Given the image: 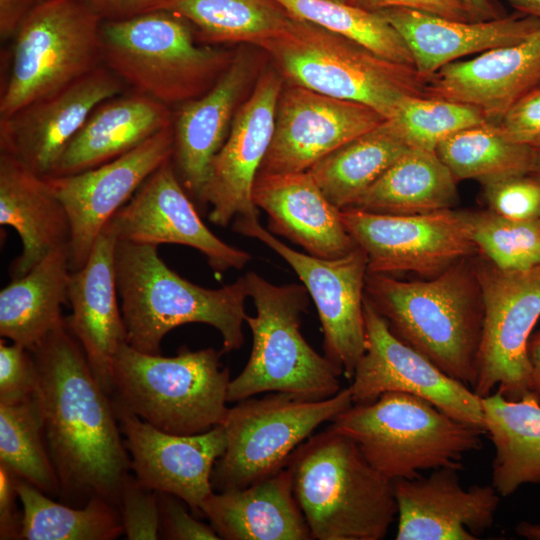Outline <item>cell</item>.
I'll list each match as a JSON object with an SVG mask.
<instances>
[{
	"instance_id": "cell-16",
	"label": "cell",
	"mask_w": 540,
	"mask_h": 540,
	"mask_svg": "<svg viewBox=\"0 0 540 540\" xmlns=\"http://www.w3.org/2000/svg\"><path fill=\"white\" fill-rule=\"evenodd\" d=\"M173 144L171 125L102 165L76 174L46 177L69 218L71 271L84 266L107 222L172 157Z\"/></svg>"
},
{
	"instance_id": "cell-19",
	"label": "cell",
	"mask_w": 540,
	"mask_h": 540,
	"mask_svg": "<svg viewBox=\"0 0 540 540\" xmlns=\"http://www.w3.org/2000/svg\"><path fill=\"white\" fill-rule=\"evenodd\" d=\"M385 120L364 104L289 85L281 90L273 138L259 173L308 171Z\"/></svg>"
},
{
	"instance_id": "cell-53",
	"label": "cell",
	"mask_w": 540,
	"mask_h": 540,
	"mask_svg": "<svg viewBox=\"0 0 540 540\" xmlns=\"http://www.w3.org/2000/svg\"><path fill=\"white\" fill-rule=\"evenodd\" d=\"M518 13L540 18V0H508Z\"/></svg>"
},
{
	"instance_id": "cell-3",
	"label": "cell",
	"mask_w": 540,
	"mask_h": 540,
	"mask_svg": "<svg viewBox=\"0 0 540 540\" xmlns=\"http://www.w3.org/2000/svg\"><path fill=\"white\" fill-rule=\"evenodd\" d=\"M157 248L116 243L115 279L127 344L143 353L160 354L169 331L187 323H203L220 333L223 353L240 349L249 298L245 276L221 288H204L170 269Z\"/></svg>"
},
{
	"instance_id": "cell-8",
	"label": "cell",
	"mask_w": 540,
	"mask_h": 540,
	"mask_svg": "<svg viewBox=\"0 0 540 540\" xmlns=\"http://www.w3.org/2000/svg\"><path fill=\"white\" fill-rule=\"evenodd\" d=\"M245 278L256 308L255 316L245 318L252 349L244 369L229 383L227 401L239 402L263 392H284L307 400L337 394L341 370L318 354L300 330L309 302L305 286L275 285L255 272Z\"/></svg>"
},
{
	"instance_id": "cell-48",
	"label": "cell",
	"mask_w": 540,
	"mask_h": 540,
	"mask_svg": "<svg viewBox=\"0 0 540 540\" xmlns=\"http://www.w3.org/2000/svg\"><path fill=\"white\" fill-rule=\"evenodd\" d=\"M18 476L0 463V539H21L22 514L17 510Z\"/></svg>"
},
{
	"instance_id": "cell-46",
	"label": "cell",
	"mask_w": 540,
	"mask_h": 540,
	"mask_svg": "<svg viewBox=\"0 0 540 540\" xmlns=\"http://www.w3.org/2000/svg\"><path fill=\"white\" fill-rule=\"evenodd\" d=\"M507 140L527 146L540 143V84L517 100L495 124Z\"/></svg>"
},
{
	"instance_id": "cell-1",
	"label": "cell",
	"mask_w": 540,
	"mask_h": 540,
	"mask_svg": "<svg viewBox=\"0 0 540 540\" xmlns=\"http://www.w3.org/2000/svg\"><path fill=\"white\" fill-rule=\"evenodd\" d=\"M30 351L38 371L34 397L59 478V501L83 507L101 497L119 509L131 467L111 397L66 322Z\"/></svg>"
},
{
	"instance_id": "cell-47",
	"label": "cell",
	"mask_w": 540,
	"mask_h": 540,
	"mask_svg": "<svg viewBox=\"0 0 540 540\" xmlns=\"http://www.w3.org/2000/svg\"><path fill=\"white\" fill-rule=\"evenodd\" d=\"M349 4L369 10L408 8L459 21H477L462 0H348Z\"/></svg>"
},
{
	"instance_id": "cell-57",
	"label": "cell",
	"mask_w": 540,
	"mask_h": 540,
	"mask_svg": "<svg viewBox=\"0 0 540 540\" xmlns=\"http://www.w3.org/2000/svg\"><path fill=\"white\" fill-rule=\"evenodd\" d=\"M39 1H43V0H39Z\"/></svg>"
},
{
	"instance_id": "cell-38",
	"label": "cell",
	"mask_w": 540,
	"mask_h": 540,
	"mask_svg": "<svg viewBox=\"0 0 540 540\" xmlns=\"http://www.w3.org/2000/svg\"><path fill=\"white\" fill-rule=\"evenodd\" d=\"M0 463L50 497L59 496V478L34 394L0 403Z\"/></svg>"
},
{
	"instance_id": "cell-41",
	"label": "cell",
	"mask_w": 540,
	"mask_h": 540,
	"mask_svg": "<svg viewBox=\"0 0 540 540\" xmlns=\"http://www.w3.org/2000/svg\"><path fill=\"white\" fill-rule=\"evenodd\" d=\"M389 119L409 148L431 152L450 135L489 122L472 105L425 96L405 99Z\"/></svg>"
},
{
	"instance_id": "cell-18",
	"label": "cell",
	"mask_w": 540,
	"mask_h": 540,
	"mask_svg": "<svg viewBox=\"0 0 540 540\" xmlns=\"http://www.w3.org/2000/svg\"><path fill=\"white\" fill-rule=\"evenodd\" d=\"M283 82L273 69L259 76L212 161L200 203L211 206L208 217L215 225L227 226L237 218L258 219L253 186L273 138Z\"/></svg>"
},
{
	"instance_id": "cell-42",
	"label": "cell",
	"mask_w": 540,
	"mask_h": 540,
	"mask_svg": "<svg viewBox=\"0 0 540 540\" xmlns=\"http://www.w3.org/2000/svg\"><path fill=\"white\" fill-rule=\"evenodd\" d=\"M482 186L488 210L513 220L540 218L539 173L513 175Z\"/></svg>"
},
{
	"instance_id": "cell-29",
	"label": "cell",
	"mask_w": 540,
	"mask_h": 540,
	"mask_svg": "<svg viewBox=\"0 0 540 540\" xmlns=\"http://www.w3.org/2000/svg\"><path fill=\"white\" fill-rule=\"evenodd\" d=\"M202 515L224 540H311L288 466L245 488L212 492Z\"/></svg>"
},
{
	"instance_id": "cell-40",
	"label": "cell",
	"mask_w": 540,
	"mask_h": 540,
	"mask_svg": "<svg viewBox=\"0 0 540 540\" xmlns=\"http://www.w3.org/2000/svg\"><path fill=\"white\" fill-rule=\"evenodd\" d=\"M477 254L505 272L540 267V218L513 220L490 210L467 211Z\"/></svg>"
},
{
	"instance_id": "cell-36",
	"label": "cell",
	"mask_w": 540,
	"mask_h": 540,
	"mask_svg": "<svg viewBox=\"0 0 540 540\" xmlns=\"http://www.w3.org/2000/svg\"><path fill=\"white\" fill-rule=\"evenodd\" d=\"M16 488L23 506L21 539L114 540L124 535L119 509L101 497L74 507L55 502L19 477Z\"/></svg>"
},
{
	"instance_id": "cell-37",
	"label": "cell",
	"mask_w": 540,
	"mask_h": 540,
	"mask_svg": "<svg viewBox=\"0 0 540 540\" xmlns=\"http://www.w3.org/2000/svg\"><path fill=\"white\" fill-rule=\"evenodd\" d=\"M436 153L457 181L474 179L485 184L535 172L533 148L505 139L491 122L450 135L440 142Z\"/></svg>"
},
{
	"instance_id": "cell-31",
	"label": "cell",
	"mask_w": 540,
	"mask_h": 540,
	"mask_svg": "<svg viewBox=\"0 0 540 540\" xmlns=\"http://www.w3.org/2000/svg\"><path fill=\"white\" fill-rule=\"evenodd\" d=\"M71 274L68 246L50 252L0 292V335L29 350L65 322Z\"/></svg>"
},
{
	"instance_id": "cell-27",
	"label": "cell",
	"mask_w": 540,
	"mask_h": 540,
	"mask_svg": "<svg viewBox=\"0 0 540 540\" xmlns=\"http://www.w3.org/2000/svg\"><path fill=\"white\" fill-rule=\"evenodd\" d=\"M378 12L402 36L424 80L463 56L520 43L540 29V18L518 12L486 21L452 20L408 8Z\"/></svg>"
},
{
	"instance_id": "cell-52",
	"label": "cell",
	"mask_w": 540,
	"mask_h": 540,
	"mask_svg": "<svg viewBox=\"0 0 540 540\" xmlns=\"http://www.w3.org/2000/svg\"><path fill=\"white\" fill-rule=\"evenodd\" d=\"M527 351L531 366V391L540 399V330L531 335Z\"/></svg>"
},
{
	"instance_id": "cell-45",
	"label": "cell",
	"mask_w": 540,
	"mask_h": 540,
	"mask_svg": "<svg viewBox=\"0 0 540 540\" xmlns=\"http://www.w3.org/2000/svg\"><path fill=\"white\" fill-rule=\"evenodd\" d=\"M160 539L165 540H219L212 528L187 512V504L180 498L158 492Z\"/></svg>"
},
{
	"instance_id": "cell-17",
	"label": "cell",
	"mask_w": 540,
	"mask_h": 540,
	"mask_svg": "<svg viewBox=\"0 0 540 540\" xmlns=\"http://www.w3.org/2000/svg\"><path fill=\"white\" fill-rule=\"evenodd\" d=\"M103 230L117 241L192 247L216 272L241 269L251 259L248 252L225 243L205 225L176 173L172 157L146 179Z\"/></svg>"
},
{
	"instance_id": "cell-44",
	"label": "cell",
	"mask_w": 540,
	"mask_h": 540,
	"mask_svg": "<svg viewBox=\"0 0 540 540\" xmlns=\"http://www.w3.org/2000/svg\"><path fill=\"white\" fill-rule=\"evenodd\" d=\"M38 371L31 351L17 343L0 342V403L21 401L34 394Z\"/></svg>"
},
{
	"instance_id": "cell-32",
	"label": "cell",
	"mask_w": 540,
	"mask_h": 540,
	"mask_svg": "<svg viewBox=\"0 0 540 540\" xmlns=\"http://www.w3.org/2000/svg\"><path fill=\"white\" fill-rule=\"evenodd\" d=\"M484 430L493 443L492 485L500 496L540 483V399L509 400L498 392L481 398Z\"/></svg>"
},
{
	"instance_id": "cell-56",
	"label": "cell",
	"mask_w": 540,
	"mask_h": 540,
	"mask_svg": "<svg viewBox=\"0 0 540 540\" xmlns=\"http://www.w3.org/2000/svg\"><path fill=\"white\" fill-rule=\"evenodd\" d=\"M337 1L348 2V0H337Z\"/></svg>"
},
{
	"instance_id": "cell-23",
	"label": "cell",
	"mask_w": 540,
	"mask_h": 540,
	"mask_svg": "<svg viewBox=\"0 0 540 540\" xmlns=\"http://www.w3.org/2000/svg\"><path fill=\"white\" fill-rule=\"evenodd\" d=\"M116 243V238L103 230L84 266L71 271L68 300L72 311L65 317L95 378L109 396L114 358L121 345L127 343L115 279Z\"/></svg>"
},
{
	"instance_id": "cell-50",
	"label": "cell",
	"mask_w": 540,
	"mask_h": 540,
	"mask_svg": "<svg viewBox=\"0 0 540 540\" xmlns=\"http://www.w3.org/2000/svg\"><path fill=\"white\" fill-rule=\"evenodd\" d=\"M39 0H0V36L14 38L19 27Z\"/></svg>"
},
{
	"instance_id": "cell-26",
	"label": "cell",
	"mask_w": 540,
	"mask_h": 540,
	"mask_svg": "<svg viewBox=\"0 0 540 540\" xmlns=\"http://www.w3.org/2000/svg\"><path fill=\"white\" fill-rule=\"evenodd\" d=\"M252 74L250 57L235 53L216 83L200 97L182 104L176 114L172 161L185 190L199 202L212 161L229 134Z\"/></svg>"
},
{
	"instance_id": "cell-55",
	"label": "cell",
	"mask_w": 540,
	"mask_h": 540,
	"mask_svg": "<svg viewBox=\"0 0 540 540\" xmlns=\"http://www.w3.org/2000/svg\"><path fill=\"white\" fill-rule=\"evenodd\" d=\"M532 148L535 154V172L540 174V143Z\"/></svg>"
},
{
	"instance_id": "cell-22",
	"label": "cell",
	"mask_w": 540,
	"mask_h": 540,
	"mask_svg": "<svg viewBox=\"0 0 540 540\" xmlns=\"http://www.w3.org/2000/svg\"><path fill=\"white\" fill-rule=\"evenodd\" d=\"M458 471L444 467L392 481L397 540H475L492 526L499 493L493 485L463 488Z\"/></svg>"
},
{
	"instance_id": "cell-25",
	"label": "cell",
	"mask_w": 540,
	"mask_h": 540,
	"mask_svg": "<svg viewBox=\"0 0 540 540\" xmlns=\"http://www.w3.org/2000/svg\"><path fill=\"white\" fill-rule=\"evenodd\" d=\"M252 200L266 212L271 233L286 237L312 256L335 259L357 247L341 210L327 199L309 171L259 173Z\"/></svg>"
},
{
	"instance_id": "cell-13",
	"label": "cell",
	"mask_w": 540,
	"mask_h": 540,
	"mask_svg": "<svg viewBox=\"0 0 540 540\" xmlns=\"http://www.w3.org/2000/svg\"><path fill=\"white\" fill-rule=\"evenodd\" d=\"M233 230L257 239L281 256L312 298L323 331L325 356L352 379L365 351L364 291L368 257L357 245L348 254L324 259L285 245L258 219L237 218Z\"/></svg>"
},
{
	"instance_id": "cell-15",
	"label": "cell",
	"mask_w": 540,
	"mask_h": 540,
	"mask_svg": "<svg viewBox=\"0 0 540 540\" xmlns=\"http://www.w3.org/2000/svg\"><path fill=\"white\" fill-rule=\"evenodd\" d=\"M365 351L349 386L353 404L388 392L423 398L448 415L484 432L481 397L401 341L364 296Z\"/></svg>"
},
{
	"instance_id": "cell-7",
	"label": "cell",
	"mask_w": 540,
	"mask_h": 540,
	"mask_svg": "<svg viewBox=\"0 0 540 540\" xmlns=\"http://www.w3.org/2000/svg\"><path fill=\"white\" fill-rule=\"evenodd\" d=\"M290 85L364 104L391 118L402 102L425 96L414 66L393 62L361 44L294 17L262 47Z\"/></svg>"
},
{
	"instance_id": "cell-51",
	"label": "cell",
	"mask_w": 540,
	"mask_h": 540,
	"mask_svg": "<svg viewBox=\"0 0 540 540\" xmlns=\"http://www.w3.org/2000/svg\"><path fill=\"white\" fill-rule=\"evenodd\" d=\"M477 21L494 20L505 17L504 8L496 0H462Z\"/></svg>"
},
{
	"instance_id": "cell-43",
	"label": "cell",
	"mask_w": 540,
	"mask_h": 540,
	"mask_svg": "<svg viewBox=\"0 0 540 540\" xmlns=\"http://www.w3.org/2000/svg\"><path fill=\"white\" fill-rule=\"evenodd\" d=\"M119 513L126 539H160L158 492L144 486L131 473L121 488Z\"/></svg>"
},
{
	"instance_id": "cell-12",
	"label": "cell",
	"mask_w": 540,
	"mask_h": 540,
	"mask_svg": "<svg viewBox=\"0 0 540 540\" xmlns=\"http://www.w3.org/2000/svg\"><path fill=\"white\" fill-rule=\"evenodd\" d=\"M473 259L484 314L472 390L481 398L494 392L509 400L535 395L527 347L540 317V267L505 272L479 254Z\"/></svg>"
},
{
	"instance_id": "cell-10",
	"label": "cell",
	"mask_w": 540,
	"mask_h": 540,
	"mask_svg": "<svg viewBox=\"0 0 540 540\" xmlns=\"http://www.w3.org/2000/svg\"><path fill=\"white\" fill-rule=\"evenodd\" d=\"M102 22L85 0L39 1L14 36L0 119L100 66Z\"/></svg>"
},
{
	"instance_id": "cell-21",
	"label": "cell",
	"mask_w": 540,
	"mask_h": 540,
	"mask_svg": "<svg viewBox=\"0 0 540 540\" xmlns=\"http://www.w3.org/2000/svg\"><path fill=\"white\" fill-rule=\"evenodd\" d=\"M114 409L136 479L154 491L182 499L194 516H203L201 506L214 492V465L227 446L223 425L199 434L178 435Z\"/></svg>"
},
{
	"instance_id": "cell-6",
	"label": "cell",
	"mask_w": 540,
	"mask_h": 540,
	"mask_svg": "<svg viewBox=\"0 0 540 540\" xmlns=\"http://www.w3.org/2000/svg\"><path fill=\"white\" fill-rule=\"evenodd\" d=\"M329 428L352 439L367 461L391 481L417 478L423 470H461L463 457L481 449L485 433L423 398L401 392L352 404Z\"/></svg>"
},
{
	"instance_id": "cell-24",
	"label": "cell",
	"mask_w": 540,
	"mask_h": 540,
	"mask_svg": "<svg viewBox=\"0 0 540 540\" xmlns=\"http://www.w3.org/2000/svg\"><path fill=\"white\" fill-rule=\"evenodd\" d=\"M539 84L540 29L520 43L444 65L425 80L424 94L472 105L496 124L517 100Z\"/></svg>"
},
{
	"instance_id": "cell-34",
	"label": "cell",
	"mask_w": 540,
	"mask_h": 540,
	"mask_svg": "<svg viewBox=\"0 0 540 540\" xmlns=\"http://www.w3.org/2000/svg\"><path fill=\"white\" fill-rule=\"evenodd\" d=\"M390 119L334 150L308 171L338 209L356 201L408 150Z\"/></svg>"
},
{
	"instance_id": "cell-30",
	"label": "cell",
	"mask_w": 540,
	"mask_h": 540,
	"mask_svg": "<svg viewBox=\"0 0 540 540\" xmlns=\"http://www.w3.org/2000/svg\"><path fill=\"white\" fill-rule=\"evenodd\" d=\"M171 125L173 116L167 105L139 92L114 96L93 110L50 176L76 174L102 165Z\"/></svg>"
},
{
	"instance_id": "cell-14",
	"label": "cell",
	"mask_w": 540,
	"mask_h": 540,
	"mask_svg": "<svg viewBox=\"0 0 540 540\" xmlns=\"http://www.w3.org/2000/svg\"><path fill=\"white\" fill-rule=\"evenodd\" d=\"M340 214L355 243L367 254L369 273L432 278L478 253L467 211L393 215L346 208Z\"/></svg>"
},
{
	"instance_id": "cell-39",
	"label": "cell",
	"mask_w": 540,
	"mask_h": 540,
	"mask_svg": "<svg viewBox=\"0 0 540 540\" xmlns=\"http://www.w3.org/2000/svg\"><path fill=\"white\" fill-rule=\"evenodd\" d=\"M291 16L353 40L393 62L414 66L397 30L378 12L337 0H275Z\"/></svg>"
},
{
	"instance_id": "cell-5",
	"label": "cell",
	"mask_w": 540,
	"mask_h": 540,
	"mask_svg": "<svg viewBox=\"0 0 540 540\" xmlns=\"http://www.w3.org/2000/svg\"><path fill=\"white\" fill-rule=\"evenodd\" d=\"M222 353L183 346L164 357L124 343L113 363V405L172 434H199L222 425L231 381L220 363Z\"/></svg>"
},
{
	"instance_id": "cell-4",
	"label": "cell",
	"mask_w": 540,
	"mask_h": 540,
	"mask_svg": "<svg viewBox=\"0 0 540 540\" xmlns=\"http://www.w3.org/2000/svg\"><path fill=\"white\" fill-rule=\"evenodd\" d=\"M313 539L380 540L397 516L392 481L349 437L329 427L301 443L287 465Z\"/></svg>"
},
{
	"instance_id": "cell-28",
	"label": "cell",
	"mask_w": 540,
	"mask_h": 540,
	"mask_svg": "<svg viewBox=\"0 0 540 540\" xmlns=\"http://www.w3.org/2000/svg\"><path fill=\"white\" fill-rule=\"evenodd\" d=\"M0 224L12 227L22 244L21 253L9 267L11 280L26 275L53 250L69 246V218L46 177L3 152L0 154Z\"/></svg>"
},
{
	"instance_id": "cell-11",
	"label": "cell",
	"mask_w": 540,
	"mask_h": 540,
	"mask_svg": "<svg viewBox=\"0 0 540 540\" xmlns=\"http://www.w3.org/2000/svg\"><path fill=\"white\" fill-rule=\"evenodd\" d=\"M352 404L349 387L322 400L270 392L237 402L222 423L227 446L212 471L213 490L245 488L277 473L320 424Z\"/></svg>"
},
{
	"instance_id": "cell-49",
	"label": "cell",
	"mask_w": 540,
	"mask_h": 540,
	"mask_svg": "<svg viewBox=\"0 0 540 540\" xmlns=\"http://www.w3.org/2000/svg\"><path fill=\"white\" fill-rule=\"evenodd\" d=\"M103 21L122 20L156 10L160 0H85Z\"/></svg>"
},
{
	"instance_id": "cell-2",
	"label": "cell",
	"mask_w": 540,
	"mask_h": 540,
	"mask_svg": "<svg viewBox=\"0 0 540 540\" xmlns=\"http://www.w3.org/2000/svg\"><path fill=\"white\" fill-rule=\"evenodd\" d=\"M473 257L423 280L368 272L364 291L395 336L471 389L484 314Z\"/></svg>"
},
{
	"instance_id": "cell-54",
	"label": "cell",
	"mask_w": 540,
	"mask_h": 540,
	"mask_svg": "<svg viewBox=\"0 0 540 540\" xmlns=\"http://www.w3.org/2000/svg\"><path fill=\"white\" fill-rule=\"evenodd\" d=\"M518 535L530 540H540V524L521 522L516 527Z\"/></svg>"
},
{
	"instance_id": "cell-35",
	"label": "cell",
	"mask_w": 540,
	"mask_h": 540,
	"mask_svg": "<svg viewBox=\"0 0 540 540\" xmlns=\"http://www.w3.org/2000/svg\"><path fill=\"white\" fill-rule=\"evenodd\" d=\"M157 9L190 22L205 41L260 48L280 36L294 19L275 0H160Z\"/></svg>"
},
{
	"instance_id": "cell-33",
	"label": "cell",
	"mask_w": 540,
	"mask_h": 540,
	"mask_svg": "<svg viewBox=\"0 0 540 540\" xmlns=\"http://www.w3.org/2000/svg\"><path fill=\"white\" fill-rule=\"evenodd\" d=\"M457 182L436 152L410 148L349 208L393 215L453 209Z\"/></svg>"
},
{
	"instance_id": "cell-20",
	"label": "cell",
	"mask_w": 540,
	"mask_h": 540,
	"mask_svg": "<svg viewBox=\"0 0 540 540\" xmlns=\"http://www.w3.org/2000/svg\"><path fill=\"white\" fill-rule=\"evenodd\" d=\"M124 82L100 65L58 92L0 119V149L40 176H50L93 110Z\"/></svg>"
},
{
	"instance_id": "cell-9",
	"label": "cell",
	"mask_w": 540,
	"mask_h": 540,
	"mask_svg": "<svg viewBox=\"0 0 540 540\" xmlns=\"http://www.w3.org/2000/svg\"><path fill=\"white\" fill-rule=\"evenodd\" d=\"M188 21L163 9L103 21L102 60L123 82L168 107L207 92L234 54L194 42Z\"/></svg>"
}]
</instances>
